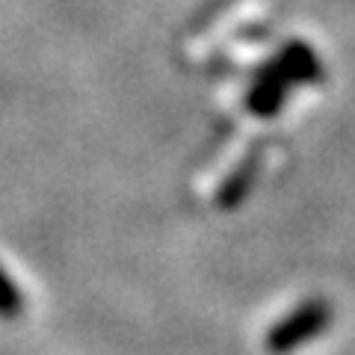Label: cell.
Wrapping results in <instances>:
<instances>
[{"label":"cell","instance_id":"6da1fadb","mask_svg":"<svg viewBox=\"0 0 355 355\" xmlns=\"http://www.w3.org/2000/svg\"><path fill=\"white\" fill-rule=\"evenodd\" d=\"M331 320H335V308L323 296L302 299L291 314H284L279 323H272L263 343L272 355H291L305 343L317 340L331 326Z\"/></svg>","mask_w":355,"mask_h":355},{"label":"cell","instance_id":"7a4b0ae2","mask_svg":"<svg viewBox=\"0 0 355 355\" xmlns=\"http://www.w3.org/2000/svg\"><path fill=\"white\" fill-rule=\"evenodd\" d=\"M293 80L284 74V69L275 57L270 62H263L258 71H254L252 83H249V92H246V107L249 113H254L258 119H272L282 113V107L287 104V95H291Z\"/></svg>","mask_w":355,"mask_h":355},{"label":"cell","instance_id":"3957f363","mask_svg":"<svg viewBox=\"0 0 355 355\" xmlns=\"http://www.w3.org/2000/svg\"><path fill=\"white\" fill-rule=\"evenodd\" d=\"M275 62L284 69V74L293 80V86H317L326 77L320 53L311 48L308 42H299V39L287 42L284 48L275 53Z\"/></svg>","mask_w":355,"mask_h":355},{"label":"cell","instance_id":"277c9868","mask_svg":"<svg viewBox=\"0 0 355 355\" xmlns=\"http://www.w3.org/2000/svg\"><path fill=\"white\" fill-rule=\"evenodd\" d=\"M258 163H261V154L252 151V154H246V160L225 178V184H222V190H219V198H216L219 207H237L243 198L252 193L254 181H258V172H261Z\"/></svg>","mask_w":355,"mask_h":355},{"label":"cell","instance_id":"5b68a950","mask_svg":"<svg viewBox=\"0 0 355 355\" xmlns=\"http://www.w3.org/2000/svg\"><path fill=\"white\" fill-rule=\"evenodd\" d=\"M24 308V299H21L15 282L9 279V272L0 266V320H15Z\"/></svg>","mask_w":355,"mask_h":355}]
</instances>
